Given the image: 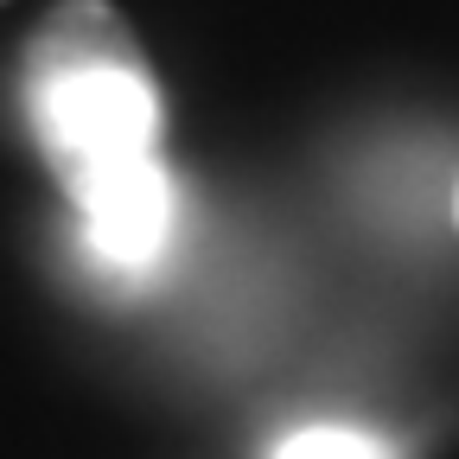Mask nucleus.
<instances>
[{
    "instance_id": "obj_1",
    "label": "nucleus",
    "mask_w": 459,
    "mask_h": 459,
    "mask_svg": "<svg viewBox=\"0 0 459 459\" xmlns=\"http://www.w3.org/2000/svg\"><path fill=\"white\" fill-rule=\"evenodd\" d=\"M32 128L65 179V192H83L96 179L141 160H160V90L147 65H77L26 77Z\"/></svg>"
},
{
    "instance_id": "obj_2",
    "label": "nucleus",
    "mask_w": 459,
    "mask_h": 459,
    "mask_svg": "<svg viewBox=\"0 0 459 459\" xmlns=\"http://www.w3.org/2000/svg\"><path fill=\"white\" fill-rule=\"evenodd\" d=\"M71 204L83 211V237H90L96 262L122 268V274L153 268L172 243V217H179V192H172L160 160L108 172V179L71 192Z\"/></svg>"
},
{
    "instance_id": "obj_3",
    "label": "nucleus",
    "mask_w": 459,
    "mask_h": 459,
    "mask_svg": "<svg viewBox=\"0 0 459 459\" xmlns=\"http://www.w3.org/2000/svg\"><path fill=\"white\" fill-rule=\"evenodd\" d=\"M77 65H147L122 7H108V0H65L45 20V32L26 51V77L77 71Z\"/></svg>"
},
{
    "instance_id": "obj_4",
    "label": "nucleus",
    "mask_w": 459,
    "mask_h": 459,
    "mask_svg": "<svg viewBox=\"0 0 459 459\" xmlns=\"http://www.w3.org/2000/svg\"><path fill=\"white\" fill-rule=\"evenodd\" d=\"M268 459H402V453L364 428H294Z\"/></svg>"
}]
</instances>
